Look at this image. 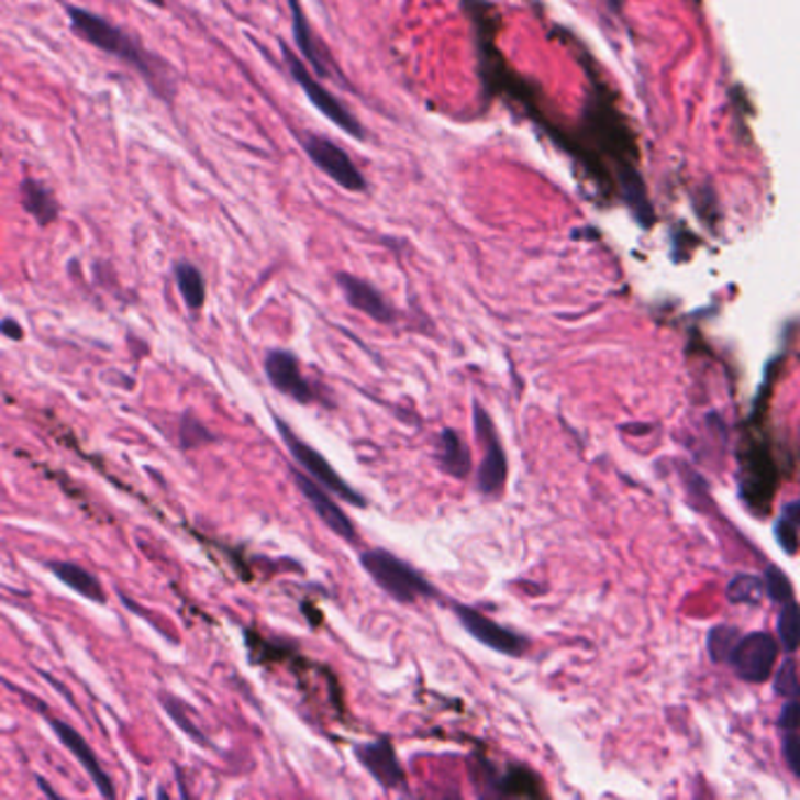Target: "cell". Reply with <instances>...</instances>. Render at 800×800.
I'll return each mask as SVG.
<instances>
[{
	"mask_svg": "<svg viewBox=\"0 0 800 800\" xmlns=\"http://www.w3.org/2000/svg\"><path fill=\"white\" fill-rule=\"evenodd\" d=\"M64 8L74 36L134 68L160 99H174V92H177V74H174V68L163 57L153 55L134 36H130L125 29L109 22L107 16L68 3Z\"/></svg>",
	"mask_w": 800,
	"mask_h": 800,
	"instance_id": "cell-1",
	"label": "cell"
},
{
	"mask_svg": "<svg viewBox=\"0 0 800 800\" xmlns=\"http://www.w3.org/2000/svg\"><path fill=\"white\" fill-rule=\"evenodd\" d=\"M362 568L369 573L371 580L390 595L395 601L413 603L421 597H432V587L415 573L411 566H407L402 559H397L395 554L386 549H371L362 554Z\"/></svg>",
	"mask_w": 800,
	"mask_h": 800,
	"instance_id": "cell-2",
	"label": "cell"
},
{
	"mask_svg": "<svg viewBox=\"0 0 800 800\" xmlns=\"http://www.w3.org/2000/svg\"><path fill=\"white\" fill-rule=\"evenodd\" d=\"M275 425H277V432H280V437L285 440V444L289 448V454L293 456L296 463H299L305 469V473L310 475V479H315L318 484L326 486L329 491H334L336 496H341L343 500L351 502V505H355V508H367V502H364V498L353 489V486H347L341 479V475L336 473V469L332 465L326 463V458L322 454H318L315 448L308 446L303 440L296 437V434L291 432V427L285 421L275 419Z\"/></svg>",
	"mask_w": 800,
	"mask_h": 800,
	"instance_id": "cell-3",
	"label": "cell"
},
{
	"mask_svg": "<svg viewBox=\"0 0 800 800\" xmlns=\"http://www.w3.org/2000/svg\"><path fill=\"white\" fill-rule=\"evenodd\" d=\"M779 655V643L768 632H754L740 636L737 646L730 653L727 663H733L735 674L746 684H763L773 674Z\"/></svg>",
	"mask_w": 800,
	"mask_h": 800,
	"instance_id": "cell-4",
	"label": "cell"
},
{
	"mask_svg": "<svg viewBox=\"0 0 800 800\" xmlns=\"http://www.w3.org/2000/svg\"><path fill=\"white\" fill-rule=\"evenodd\" d=\"M282 55H285V62L289 66L291 76L296 78V82H299L303 87V92L312 101V107H315L324 118L332 120V123L336 127H341L343 132L353 134L355 138H362V127H359L357 120L353 118V113L347 111L336 97H332V92L324 90V87L308 74V68L303 66V62L299 57H296L287 45H282Z\"/></svg>",
	"mask_w": 800,
	"mask_h": 800,
	"instance_id": "cell-5",
	"label": "cell"
},
{
	"mask_svg": "<svg viewBox=\"0 0 800 800\" xmlns=\"http://www.w3.org/2000/svg\"><path fill=\"white\" fill-rule=\"evenodd\" d=\"M475 432L486 451L479 467V491L484 496H498L508 479V458L505 451H502L493 421L479 404L475 407Z\"/></svg>",
	"mask_w": 800,
	"mask_h": 800,
	"instance_id": "cell-6",
	"label": "cell"
},
{
	"mask_svg": "<svg viewBox=\"0 0 800 800\" xmlns=\"http://www.w3.org/2000/svg\"><path fill=\"white\" fill-rule=\"evenodd\" d=\"M303 148L310 155V160L345 190H355L357 193V190H364V186H367L357 165L347 158V153L338 144L329 142L320 134H308L303 136Z\"/></svg>",
	"mask_w": 800,
	"mask_h": 800,
	"instance_id": "cell-7",
	"label": "cell"
},
{
	"mask_svg": "<svg viewBox=\"0 0 800 800\" xmlns=\"http://www.w3.org/2000/svg\"><path fill=\"white\" fill-rule=\"evenodd\" d=\"M456 615L463 627L467 630V634L477 638L479 643H484V646H489L491 651H498L502 655H512V657L524 655L526 641L516 636L514 632L500 627V624L493 622L491 618H486L467 605H456Z\"/></svg>",
	"mask_w": 800,
	"mask_h": 800,
	"instance_id": "cell-8",
	"label": "cell"
},
{
	"mask_svg": "<svg viewBox=\"0 0 800 800\" xmlns=\"http://www.w3.org/2000/svg\"><path fill=\"white\" fill-rule=\"evenodd\" d=\"M266 376L277 392H282L301 404L312 402V388L308 386V380L301 374L299 359H296L291 353L270 351L266 355Z\"/></svg>",
	"mask_w": 800,
	"mask_h": 800,
	"instance_id": "cell-9",
	"label": "cell"
},
{
	"mask_svg": "<svg viewBox=\"0 0 800 800\" xmlns=\"http://www.w3.org/2000/svg\"><path fill=\"white\" fill-rule=\"evenodd\" d=\"M47 723L52 725V730H55L57 737L64 742L66 749L78 758V763L82 765L85 773L92 777V781H95V787L99 789V793L103 798H115V787H113V781H111L109 773L101 768V763H99L97 754L90 749V744L85 742V737L78 733V730H74L71 725H66L64 721H55V719H49Z\"/></svg>",
	"mask_w": 800,
	"mask_h": 800,
	"instance_id": "cell-10",
	"label": "cell"
},
{
	"mask_svg": "<svg viewBox=\"0 0 800 800\" xmlns=\"http://www.w3.org/2000/svg\"><path fill=\"white\" fill-rule=\"evenodd\" d=\"M291 477H293L296 486L301 489V493L308 498L312 510H315L318 516L324 521V524L332 529L338 537H343V541L355 543L357 533H355V526L351 524V519H347L345 512L336 505V502L320 489V484L315 479L301 475V473H291Z\"/></svg>",
	"mask_w": 800,
	"mask_h": 800,
	"instance_id": "cell-11",
	"label": "cell"
},
{
	"mask_svg": "<svg viewBox=\"0 0 800 800\" xmlns=\"http://www.w3.org/2000/svg\"><path fill=\"white\" fill-rule=\"evenodd\" d=\"M357 756L364 763V768H367L382 787L392 789L404 781V770H402V765H399L392 744L388 740L362 744L357 749Z\"/></svg>",
	"mask_w": 800,
	"mask_h": 800,
	"instance_id": "cell-12",
	"label": "cell"
},
{
	"mask_svg": "<svg viewBox=\"0 0 800 800\" xmlns=\"http://www.w3.org/2000/svg\"><path fill=\"white\" fill-rule=\"evenodd\" d=\"M338 285H341V289L345 293L347 303H351L357 310H362L364 315H369L376 322H390L392 320V312H390L386 299H382V296L369 282L359 280V277H355V275H341Z\"/></svg>",
	"mask_w": 800,
	"mask_h": 800,
	"instance_id": "cell-13",
	"label": "cell"
},
{
	"mask_svg": "<svg viewBox=\"0 0 800 800\" xmlns=\"http://www.w3.org/2000/svg\"><path fill=\"white\" fill-rule=\"evenodd\" d=\"M20 196L26 214L36 221L41 229H47V225L59 219V200L43 181L31 177L24 179L20 186Z\"/></svg>",
	"mask_w": 800,
	"mask_h": 800,
	"instance_id": "cell-14",
	"label": "cell"
},
{
	"mask_svg": "<svg viewBox=\"0 0 800 800\" xmlns=\"http://www.w3.org/2000/svg\"><path fill=\"white\" fill-rule=\"evenodd\" d=\"M47 568L52 570L59 582H64L68 589L78 591L80 597L90 599L95 603H107V591H103L101 582L97 576H92L90 570H85L78 564H68V562H49Z\"/></svg>",
	"mask_w": 800,
	"mask_h": 800,
	"instance_id": "cell-15",
	"label": "cell"
},
{
	"mask_svg": "<svg viewBox=\"0 0 800 800\" xmlns=\"http://www.w3.org/2000/svg\"><path fill=\"white\" fill-rule=\"evenodd\" d=\"M742 469H744L746 496H749V498L765 496L763 486H768V491L773 493V489H775V465H773V458L765 454L763 448H758V451H754V454L746 456L744 463H742ZM765 498H768V496H765Z\"/></svg>",
	"mask_w": 800,
	"mask_h": 800,
	"instance_id": "cell-16",
	"label": "cell"
},
{
	"mask_svg": "<svg viewBox=\"0 0 800 800\" xmlns=\"http://www.w3.org/2000/svg\"><path fill=\"white\" fill-rule=\"evenodd\" d=\"M174 277H177V287L186 305L190 310H200L207 301V285L202 273L193 264H188V260H177L174 264Z\"/></svg>",
	"mask_w": 800,
	"mask_h": 800,
	"instance_id": "cell-17",
	"label": "cell"
},
{
	"mask_svg": "<svg viewBox=\"0 0 800 800\" xmlns=\"http://www.w3.org/2000/svg\"><path fill=\"white\" fill-rule=\"evenodd\" d=\"M289 10H291V16H293L296 45H299V49L303 52V57L310 62V66L315 68L320 76H326V66H324V59H322V52L315 45V41H312V31H310V26L305 22V14L301 10L299 0H289Z\"/></svg>",
	"mask_w": 800,
	"mask_h": 800,
	"instance_id": "cell-18",
	"label": "cell"
},
{
	"mask_svg": "<svg viewBox=\"0 0 800 800\" xmlns=\"http://www.w3.org/2000/svg\"><path fill=\"white\" fill-rule=\"evenodd\" d=\"M442 469L448 473L451 477L463 479L469 473V448L465 446V442L458 437L454 430H444L442 432V456H440Z\"/></svg>",
	"mask_w": 800,
	"mask_h": 800,
	"instance_id": "cell-19",
	"label": "cell"
},
{
	"mask_svg": "<svg viewBox=\"0 0 800 800\" xmlns=\"http://www.w3.org/2000/svg\"><path fill=\"white\" fill-rule=\"evenodd\" d=\"M798 526H800V502L791 500L785 508H781V514L775 524L777 543L789 556H793L798 552Z\"/></svg>",
	"mask_w": 800,
	"mask_h": 800,
	"instance_id": "cell-20",
	"label": "cell"
},
{
	"mask_svg": "<svg viewBox=\"0 0 800 800\" xmlns=\"http://www.w3.org/2000/svg\"><path fill=\"white\" fill-rule=\"evenodd\" d=\"M777 632H779V641L781 651H787L789 655L796 653L798 648V638H800V613H798V603L796 599L781 603V613L777 620Z\"/></svg>",
	"mask_w": 800,
	"mask_h": 800,
	"instance_id": "cell-21",
	"label": "cell"
},
{
	"mask_svg": "<svg viewBox=\"0 0 800 800\" xmlns=\"http://www.w3.org/2000/svg\"><path fill=\"white\" fill-rule=\"evenodd\" d=\"M763 578L749 576V573H740L727 585V599L733 603H758L763 599Z\"/></svg>",
	"mask_w": 800,
	"mask_h": 800,
	"instance_id": "cell-22",
	"label": "cell"
},
{
	"mask_svg": "<svg viewBox=\"0 0 800 800\" xmlns=\"http://www.w3.org/2000/svg\"><path fill=\"white\" fill-rule=\"evenodd\" d=\"M737 641H740V632L735 627H725V624H721V627L711 630L709 641H707L711 659H714V663H725L730 653H733V648L737 646Z\"/></svg>",
	"mask_w": 800,
	"mask_h": 800,
	"instance_id": "cell-23",
	"label": "cell"
},
{
	"mask_svg": "<svg viewBox=\"0 0 800 800\" xmlns=\"http://www.w3.org/2000/svg\"><path fill=\"white\" fill-rule=\"evenodd\" d=\"M763 587H765V595H768L777 603H787V601L793 599V587H791L789 578L775 566H770L768 573H765Z\"/></svg>",
	"mask_w": 800,
	"mask_h": 800,
	"instance_id": "cell-24",
	"label": "cell"
},
{
	"mask_svg": "<svg viewBox=\"0 0 800 800\" xmlns=\"http://www.w3.org/2000/svg\"><path fill=\"white\" fill-rule=\"evenodd\" d=\"M775 692L781 698H798V669L793 659H787L775 678Z\"/></svg>",
	"mask_w": 800,
	"mask_h": 800,
	"instance_id": "cell-25",
	"label": "cell"
},
{
	"mask_svg": "<svg viewBox=\"0 0 800 800\" xmlns=\"http://www.w3.org/2000/svg\"><path fill=\"white\" fill-rule=\"evenodd\" d=\"M781 754H785V760L789 765V770L793 773V777H800V737H798V730H787L785 740H781Z\"/></svg>",
	"mask_w": 800,
	"mask_h": 800,
	"instance_id": "cell-26",
	"label": "cell"
},
{
	"mask_svg": "<svg viewBox=\"0 0 800 800\" xmlns=\"http://www.w3.org/2000/svg\"><path fill=\"white\" fill-rule=\"evenodd\" d=\"M210 440H212L210 430H207L202 423H198L196 419H188V415H186V421L181 425V442H184V446H200V444L210 442Z\"/></svg>",
	"mask_w": 800,
	"mask_h": 800,
	"instance_id": "cell-27",
	"label": "cell"
},
{
	"mask_svg": "<svg viewBox=\"0 0 800 800\" xmlns=\"http://www.w3.org/2000/svg\"><path fill=\"white\" fill-rule=\"evenodd\" d=\"M165 704H167L169 716L184 727V733L193 735L198 742H202V746H210V744H207V740L200 735V730H198V727H193V723H188V721H186V716L181 714V709H179V702H177V700H167V698H165Z\"/></svg>",
	"mask_w": 800,
	"mask_h": 800,
	"instance_id": "cell-28",
	"label": "cell"
},
{
	"mask_svg": "<svg viewBox=\"0 0 800 800\" xmlns=\"http://www.w3.org/2000/svg\"><path fill=\"white\" fill-rule=\"evenodd\" d=\"M798 716H800V704H798V698H789L787 707L781 709V716H779V727L781 733H787V730H798Z\"/></svg>",
	"mask_w": 800,
	"mask_h": 800,
	"instance_id": "cell-29",
	"label": "cell"
},
{
	"mask_svg": "<svg viewBox=\"0 0 800 800\" xmlns=\"http://www.w3.org/2000/svg\"><path fill=\"white\" fill-rule=\"evenodd\" d=\"M0 332H3L8 338H12V341H22L24 338V329H22V324L20 322H14L12 318H8V320H3V322H0Z\"/></svg>",
	"mask_w": 800,
	"mask_h": 800,
	"instance_id": "cell-30",
	"label": "cell"
},
{
	"mask_svg": "<svg viewBox=\"0 0 800 800\" xmlns=\"http://www.w3.org/2000/svg\"><path fill=\"white\" fill-rule=\"evenodd\" d=\"M38 785H41V789H43V791H45L47 796H52V798H57V791H52V789L47 787V781H45V779H41V777H38Z\"/></svg>",
	"mask_w": 800,
	"mask_h": 800,
	"instance_id": "cell-31",
	"label": "cell"
},
{
	"mask_svg": "<svg viewBox=\"0 0 800 800\" xmlns=\"http://www.w3.org/2000/svg\"><path fill=\"white\" fill-rule=\"evenodd\" d=\"M148 5H155V8H165V0H146Z\"/></svg>",
	"mask_w": 800,
	"mask_h": 800,
	"instance_id": "cell-32",
	"label": "cell"
},
{
	"mask_svg": "<svg viewBox=\"0 0 800 800\" xmlns=\"http://www.w3.org/2000/svg\"><path fill=\"white\" fill-rule=\"evenodd\" d=\"M0 158H3V153H0Z\"/></svg>",
	"mask_w": 800,
	"mask_h": 800,
	"instance_id": "cell-33",
	"label": "cell"
}]
</instances>
